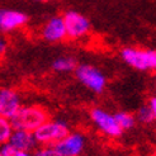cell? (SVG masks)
Listing matches in <instances>:
<instances>
[{
	"label": "cell",
	"instance_id": "5bb4252c",
	"mask_svg": "<svg viewBox=\"0 0 156 156\" xmlns=\"http://www.w3.org/2000/svg\"><path fill=\"white\" fill-rule=\"evenodd\" d=\"M13 124L9 118L0 115V145L6 144L13 133Z\"/></svg>",
	"mask_w": 156,
	"mask_h": 156
},
{
	"label": "cell",
	"instance_id": "3957f363",
	"mask_svg": "<svg viewBox=\"0 0 156 156\" xmlns=\"http://www.w3.org/2000/svg\"><path fill=\"white\" fill-rule=\"evenodd\" d=\"M74 73L79 83L94 94L104 93L107 88V76L99 67L90 64H81L76 66Z\"/></svg>",
	"mask_w": 156,
	"mask_h": 156
},
{
	"label": "cell",
	"instance_id": "44dd1931",
	"mask_svg": "<svg viewBox=\"0 0 156 156\" xmlns=\"http://www.w3.org/2000/svg\"><path fill=\"white\" fill-rule=\"evenodd\" d=\"M154 89H155V93H156V75H155V79H154Z\"/></svg>",
	"mask_w": 156,
	"mask_h": 156
},
{
	"label": "cell",
	"instance_id": "5b68a950",
	"mask_svg": "<svg viewBox=\"0 0 156 156\" xmlns=\"http://www.w3.org/2000/svg\"><path fill=\"white\" fill-rule=\"evenodd\" d=\"M89 115L93 124L104 136L109 138H117L123 133V131L121 129V127L118 126V123H117L114 118V114L109 113L105 109L100 107H94L90 109Z\"/></svg>",
	"mask_w": 156,
	"mask_h": 156
},
{
	"label": "cell",
	"instance_id": "7c38bea8",
	"mask_svg": "<svg viewBox=\"0 0 156 156\" xmlns=\"http://www.w3.org/2000/svg\"><path fill=\"white\" fill-rule=\"evenodd\" d=\"M76 66H77L76 58L73 57V56H69V55H64V56L56 57L52 61V64H51L52 70L55 73H58V74L74 73Z\"/></svg>",
	"mask_w": 156,
	"mask_h": 156
},
{
	"label": "cell",
	"instance_id": "277c9868",
	"mask_svg": "<svg viewBox=\"0 0 156 156\" xmlns=\"http://www.w3.org/2000/svg\"><path fill=\"white\" fill-rule=\"evenodd\" d=\"M70 132L69 124L61 119H48L42 126L38 127L34 132V138L37 145L42 146H52L57 144L60 140L64 138Z\"/></svg>",
	"mask_w": 156,
	"mask_h": 156
},
{
	"label": "cell",
	"instance_id": "8fae6325",
	"mask_svg": "<svg viewBox=\"0 0 156 156\" xmlns=\"http://www.w3.org/2000/svg\"><path fill=\"white\" fill-rule=\"evenodd\" d=\"M8 142L18 151H32L37 146L33 132L26 129H13V133Z\"/></svg>",
	"mask_w": 156,
	"mask_h": 156
},
{
	"label": "cell",
	"instance_id": "4fadbf2b",
	"mask_svg": "<svg viewBox=\"0 0 156 156\" xmlns=\"http://www.w3.org/2000/svg\"><path fill=\"white\" fill-rule=\"evenodd\" d=\"M114 118L118 123V126L121 127V129L124 132V131H129L135 127L136 124V117L132 114V113H128V112H124V111H119L114 113Z\"/></svg>",
	"mask_w": 156,
	"mask_h": 156
},
{
	"label": "cell",
	"instance_id": "9c48e42d",
	"mask_svg": "<svg viewBox=\"0 0 156 156\" xmlns=\"http://www.w3.org/2000/svg\"><path fill=\"white\" fill-rule=\"evenodd\" d=\"M41 37L48 43H61L66 40L67 34L62 15H53L46 20L41 28Z\"/></svg>",
	"mask_w": 156,
	"mask_h": 156
},
{
	"label": "cell",
	"instance_id": "9a60e30c",
	"mask_svg": "<svg viewBox=\"0 0 156 156\" xmlns=\"http://www.w3.org/2000/svg\"><path fill=\"white\" fill-rule=\"evenodd\" d=\"M135 117H136V121L140 122V123H142V124H151L152 122H155L152 111L147 104L140 107Z\"/></svg>",
	"mask_w": 156,
	"mask_h": 156
},
{
	"label": "cell",
	"instance_id": "30bf717a",
	"mask_svg": "<svg viewBox=\"0 0 156 156\" xmlns=\"http://www.w3.org/2000/svg\"><path fill=\"white\" fill-rule=\"evenodd\" d=\"M22 98L19 93L13 88L0 89V115L12 118L22 107Z\"/></svg>",
	"mask_w": 156,
	"mask_h": 156
},
{
	"label": "cell",
	"instance_id": "ba28073f",
	"mask_svg": "<svg viewBox=\"0 0 156 156\" xmlns=\"http://www.w3.org/2000/svg\"><path fill=\"white\" fill-rule=\"evenodd\" d=\"M29 18L24 12L12 8H0V33H12L24 27Z\"/></svg>",
	"mask_w": 156,
	"mask_h": 156
},
{
	"label": "cell",
	"instance_id": "8992f818",
	"mask_svg": "<svg viewBox=\"0 0 156 156\" xmlns=\"http://www.w3.org/2000/svg\"><path fill=\"white\" fill-rule=\"evenodd\" d=\"M66 28V34L70 40H81L91 30V23L84 14L76 10H67L62 14Z\"/></svg>",
	"mask_w": 156,
	"mask_h": 156
},
{
	"label": "cell",
	"instance_id": "d6986e66",
	"mask_svg": "<svg viewBox=\"0 0 156 156\" xmlns=\"http://www.w3.org/2000/svg\"><path fill=\"white\" fill-rule=\"evenodd\" d=\"M17 156H34L30 151H18Z\"/></svg>",
	"mask_w": 156,
	"mask_h": 156
},
{
	"label": "cell",
	"instance_id": "2e32d148",
	"mask_svg": "<svg viewBox=\"0 0 156 156\" xmlns=\"http://www.w3.org/2000/svg\"><path fill=\"white\" fill-rule=\"evenodd\" d=\"M18 150L13 147L9 142L0 145V156H17Z\"/></svg>",
	"mask_w": 156,
	"mask_h": 156
},
{
	"label": "cell",
	"instance_id": "e0dca14e",
	"mask_svg": "<svg viewBox=\"0 0 156 156\" xmlns=\"http://www.w3.org/2000/svg\"><path fill=\"white\" fill-rule=\"evenodd\" d=\"M6 50H8V41H6V38L0 33V57L4 56Z\"/></svg>",
	"mask_w": 156,
	"mask_h": 156
},
{
	"label": "cell",
	"instance_id": "ffe728a7",
	"mask_svg": "<svg viewBox=\"0 0 156 156\" xmlns=\"http://www.w3.org/2000/svg\"><path fill=\"white\" fill-rule=\"evenodd\" d=\"M36 3H48V2H52V0H33Z\"/></svg>",
	"mask_w": 156,
	"mask_h": 156
},
{
	"label": "cell",
	"instance_id": "7a4b0ae2",
	"mask_svg": "<svg viewBox=\"0 0 156 156\" xmlns=\"http://www.w3.org/2000/svg\"><path fill=\"white\" fill-rule=\"evenodd\" d=\"M119 55L124 64L137 71H156V50L128 46V47H123Z\"/></svg>",
	"mask_w": 156,
	"mask_h": 156
},
{
	"label": "cell",
	"instance_id": "6da1fadb",
	"mask_svg": "<svg viewBox=\"0 0 156 156\" xmlns=\"http://www.w3.org/2000/svg\"><path fill=\"white\" fill-rule=\"evenodd\" d=\"M48 119V112L42 105L29 104L22 105L15 115L10 118V122L14 129H26L29 132H34Z\"/></svg>",
	"mask_w": 156,
	"mask_h": 156
},
{
	"label": "cell",
	"instance_id": "ac0fdd59",
	"mask_svg": "<svg viewBox=\"0 0 156 156\" xmlns=\"http://www.w3.org/2000/svg\"><path fill=\"white\" fill-rule=\"evenodd\" d=\"M147 105H149L150 109L152 111L154 118H155V121H156V95H154V97H151V98L149 99V103H147Z\"/></svg>",
	"mask_w": 156,
	"mask_h": 156
},
{
	"label": "cell",
	"instance_id": "52a82bcc",
	"mask_svg": "<svg viewBox=\"0 0 156 156\" xmlns=\"http://www.w3.org/2000/svg\"><path fill=\"white\" fill-rule=\"evenodd\" d=\"M52 146L57 156H81L87 147V137L81 132H69Z\"/></svg>",
	"mask_w": 156,
	"mask_h": 156
}]
</instances>
